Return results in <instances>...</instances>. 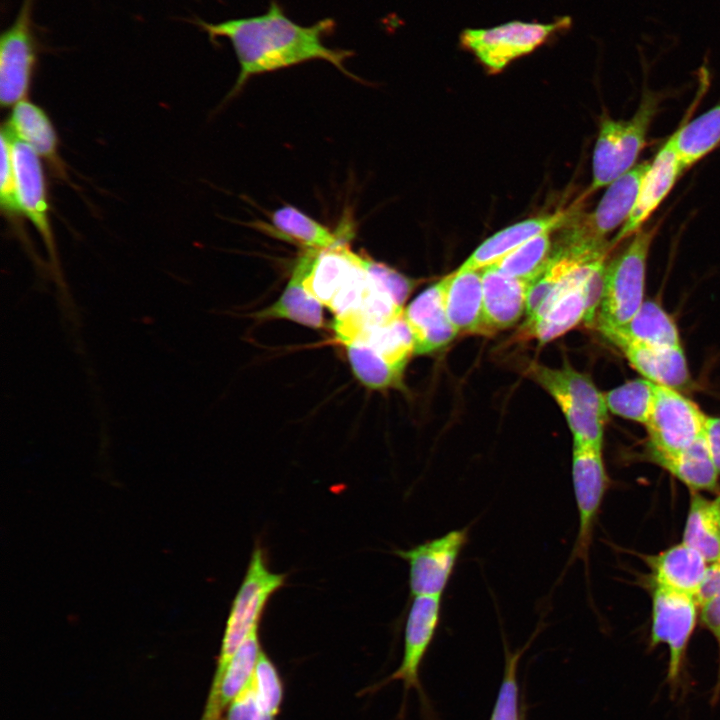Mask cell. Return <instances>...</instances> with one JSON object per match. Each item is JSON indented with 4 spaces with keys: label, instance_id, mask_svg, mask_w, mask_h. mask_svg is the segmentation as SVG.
Listing matches in <instances>:
<instances>
[{
    "label": "cell",
    "instance_id": "obj_31",
    "mask_svg": "<svg viewBox=\"0 0 720 720\" xmlns=\"http://www.w3.org/2000/svg\"><path fill=\"white\" fill-rule=\"evenodd\" d=\"M353 340L367 344L402 369L414 354V341L404 313L390 322L363 329L350 341Z\"/></svg>",
    "mask_w": 720,
    "mask_h": 720
},
{
    "label": "cell",
    "instance_id": "obj_32",
    "mask_svg": "<svg viewBox=\"0 0 720 720\" xmlns=\"http://www.w3.org/2000/svg\"><path fill=\"white\" fill-rule=\"evenodd\" d=\"M551 234L544 232L533 237L490 266L511 277L535 281L551 260Z\"/></svg>",
    "mask_w": 720,
    "mask_h": 720
},
{
    "label": "cell",
    "instance_id": "obj_6",
    "mask_svg": "<svg viewBox=\"0 0 720 720\" xmlns=\"http://www.w3.org/2000/svg\"><path fill=\"white\" fill-rule=\"evenodd\" d=\"M572 20L564 16L549 23L510 21L490 28H467L460 45L471 52L490 73H498L512 61L528 55L561 32Z\"/></svg>",
    "mask_w": 720,
    "mask_h": 720
},
{
    "label": "cell",
    "instance_id": "obj_28",
    "mask_svg": "<svg viewBox=\"0 0 720 720\" xmlns=\"http://www.w3.org/2000/svg\"><path fill=\"white\" fill-rule=\"evenodd\" d=\"M361 267V255L343 242L318 252L304 284L311 295L329 307Z\"/></svg>",
    "mask_w": 720,
    "mask_h": 720
},
{
    "label": "cell",
    "instance_id": "obj_26",
    "mask_svg": "<svg viewBox=\"0 0 720 720\" xmlns=\"http://www.w3.org/2000/svg\"><path fill=\"white\" fill-rule=\"evenodd\" d=\"M5 124L14 136L28 144L49 164L56 176L67 178L64 162L59 154L56 130L41 107L27 99L22 100L12 107L10 118Z\"/></svg>",
    "mask_w": 720,
    "mask_h": 720
},
{
    "label": "cell",
    "instance_id": "obj_21",
    "mask_svg": "<svg viewBox=\"0 0 720 720\" xmlns=\"http://www.w3.org/2000/svg\"><path fill=\"white\" fill-rule=\"evenodd\" d=\"M641 457L683 482L691 491L717 492L719 472L704 436L678 453H665L645 444Z\"/></svg>",
    "mask_w": 720,
    "mask_h": 720
},
{
    "label": "cell",
    "instance_id": "obj_15",
    "mask_svg": "<svg viewBox=\"0 0 720 720\" xmlns=\"http://www.w3.org/2000/svg\"><path fill=\"white\" fill-rule=\"evenodd\" d=\"M685 171L674 148L671 136L658 150L641 181L634 206L616 237V245L643 228L646 221L668 196Z\"/></svg>",
    "mask_w": 720,
    "mask_h": 720
},
{
    "label": "cell",
    "instance_id": "obj_13",
    "mask_svg": "<svg viewBox=\"0 0 720 720\" xmlns=\"http://www.w3.org/2000/svg\"><path fill=\"white\" fill-rule=\"evenodd\" d=\"M697 602L693 596L654 585L652 592L651 647L669 648L666 680L678 685L687 645L696 624Z\"/></svg>",
    "mask_w": 720,
    "mask_h": 720
},
{
    "label": "cell",
    "instance_id": "obj_4",
    "mask_svg": "<svg viewBox=\"0 0 720 720\" xmlns=\"http://www.w3.org/2000/svg\"><path fill=\"white\" fill-rule=\"evenodd\" d=\"M658 106V96L646 91L630 119L616 120L606 116L601 120L592 158L593 180L589 193L609 186L637 164Z\"/></svg>",
    "mask_w": 720,
    "mask_h": 720
},
{
    "label": "cell",
    "instance_id": "obj_5",
    "mask_svg": "<svg viewBox=\"0 0 720 720\" xmlns=\"http://www.w3.org/2000/svg\"><path fill=\"white\" fill-rule=\"evenodd\" d=\"M286 578L269 568L263 547L256 544L231 606L211 685L220 680L235 652L258 629L268 601L285 585Z\"/></svg>",
    "mask_w": 720,
    "mask_h": 720
},
{
    "label": "cell",
    "instance_id": "obj_7",
    "mask_svg": "<svg viewBox=\"0 0 720 720\" xmlns=\"http://www.w3.org/2000/svg\"><path fill=\"white\" fill-rule=\"evenodd\" d=\"M650 161L637 163L613 181L591 213L572 215L562 228L559 245L610 246L609 233L626 222Z\"/></svg>",
    "mask_w": 720,
    "mask_h": 720
},
{
    "label": "cell",
    "instance_id": "obj_38",
    "mask_svg": "<svg viewBox=\"0 0 720 720\" xmlns=\"http://www.w3.org/2000/svg\"><path fill=\"white\" fill-rule=\"evenodd\" d=\"M361 261L373 284L389 294L399 306L403 307L416 285L415 280L368 256L361 255Z\"/></svg>",
    "mask_w": 720,
    "mask_h": 720
},
{
    "label": "cell",
    "instance_id": "obj_37",
    "mask_svg": "<svg viewBox=\"0 0 720 720\" xmlns=\"http://www.w3.org/2000/svg\"><path fill=\"white\" fill-rule=\"evenodd\" d=\"M249 684L259 702L278 716L284 700V684L275 663L264 650L259 655Z\"/></svg>",
    "mask_w": 720,
    "mask_h": 720
},
{
    "label": "cell",
    "instance_id": "obj_41",
    "mask_svg": "<svg viewBox=\"0 0 720 720\" xmlns=\"http://www.w3.org/2000/svg\"><path fill=\"white\" fill-rule=\"evenodd\" d=\"M720 591V560L708 565L706 574L696 597L698 607Z\"/></svg>",
    "mask_w": 720,
    "mask_h": 720
},
{
    "label": "cell",
    "instance_id": "obj_42",
    "mask_svg": "<svg viewBox=\"0 0 720 720\" xmlns=\"http://www.w3.org/2000/svg\"><path fill=\"white\" fill-rule=\"evenodd\" d=\"M703 436L720 474V417H706Z\"/></svg>",
    "mask_w": 720,
    "mask_h": 720
},
{
    "label": "cell",
    "instance_id": "obj_27",
    "mask_svg": "<svg viewBox=\"0 0 720 720\" xmlns=\"http://www.w3.org/2000/svg\"><path fill=\"white\" fill-rule=\"evenodd\" d=\"M599 332L612 344L627 341L659 348L682 347L675 321L659 303L652 300H644L625 324Z\"/></svg>",
    "mask_w": 720,
    "mask_h": 720
},
{
    "label": "cell",
    "instance_id": "obj_8",
    "mask_svg": "<svg viewBox=\"0 0 720 720\" xmlns=\"http://www.w3.org/2000/svg\"><path fill=\"white\" fill-rule=\"evenodd\" d=\"M441 609V597H414L406 618L403 657L399 667L387 678L365 690L373 692L393 681H402L403 699L399 712L400 720L404 719L407 695L411 689L416 690L419 694L426 720L432 718L431 705L422 688L419 674L438 630Z\"/></svg>",
    "mask_w": 720,
    "mask_h": 720
},
{
    "label": "cell",
    "instance_id": "obj_43",
    "mask_svg": "<svg viewBox=\"0 0 720 720\" xmlns=\"http://www.w3.org/2000/svg\"><path fill=\"white\" fill-rule=\"evenodd\" d=\"M715 512L720 523V494L713 500Z\"/></svg>",
    "mask_w": 720,
    "mask_h": 720
},
{
    "label": "cell",
    "instance_id": "obj_39",
    "mask_svg": "<svg viewBox=\"0 0 720 720\" xmlns=\"http://www.w3.org/2000/svg\"><path fill=\"white\" fill-rule=\"evenodd\" d=\"M257 699L250 684L228 706L224 720H276Z\"/></svg>",
    "mask_w": 720,
    "mask_h": 720
},
{
    "label": "cell",
    "instance_id": "obj_25",
    "mask_svg": "<svg viewBox=\"0 0 720 720\" xmlns=\"http://www.w3.org/2000/svg\"><path fill=\"white\" fill-rule=\"evenodd\" d=\"M654 585L696 597L703 583L707 561L683 542L657 555L647 556Z\"/></svg>",
    "mask_w": 720,
    "mask_h": 720
},
{
    "label": "cell",
    "instance_id": "obj_16",
    "mask_svg": "<svg viewBox=\"0 0 720 720\" xmlns=\"http://www.w3.org/2000/svg\"><path fill=\"white\" fill-rule=\"evenodd\" d=\"M444 286L442 278L422 291L404 310L414 341V354L436 352L458 335L446 314Z\"/></svg>",
    "mask_w": 720,
    "mask_h": 720
},
{
    "label": "cell",
    "instance_id": "obj_40",
    "mask_svg": "<svg viewBox=\"0 0 720 720\" xmlns=\"http://www.w3.org/2000/svg\"><path fill=\"white\" fill-rule=\"evenodd\" d=\"M699 607L701 609V620L706 628L713 634L719 649L718 677L712 696L714 701H716L720 695V591Z\"/></svg>",
    "mask_w": 720,
    "mask_h": 720
},
{
    "label": "cell",
    "instance_id": "obj_24",
    "mask_svg": "<svg viewBox=\"0 0 720 720\" xmlns=\"http://www.w3.org/2000/svg\"><path fill=\"white\" fill-rule=\"evenodd\" d=\"M262 650L256 629L235 652L220 680L210 686L200 720H224L228 706L249 684Z\"/></svg>",
    "mask_w": 720,
    "mask_h": 720
},
{
    "label": "cell",
    "instance_id": "obj_19",
    "mask_svg": "<svg viewBox=\"0 0 720 720\" xmlns=\"http://www.w3.org/2000/svg\"><path fill=\"white\" fill-rule=\"evenodd\" d=\"M444 279L445 310L458 335H487L483 314L482 269L459 267Z\"/></svg>",
    "mask_w": 720,
    "mask_h": 720
},
{
    "label": "cell",
    "instance_id": "obj_10",
    "mask_svg": "<svg viewBox=\"0 0 720 720\" xmlns=\"http://www.w3.org/2000/svg\"><path fill=\"white\" fill-rule=\"evenodd\" d=\"M34 0H23L14 22L0 38V103L14 107L25 100L31 86L39 54V41L33 28Z\"/></svg>",
    "mask_w": 720,
    "mask_h": 720
},
{
    "label": "cell",
    "instance_id": "obj_9",
    "mask_svg": "<svg viewBox=\"0 0 720 720\" xmlns=\"http://www.w3.org/2000/svg\"><path fill=\"white\" fill-rule=\"evenodd\" d=\"M571 474L579 522L567 566L581 560L588 573L594 526L609 485L602 448L573 443Z\"/></svg>",
    "mask_w": 720,
    "mask_h": 720
},
{
    "label": "cell",
    "instance_id": "obj_12",
    "mask_svg": "<svg viewBox=\"0 0 720 720\" xmlns=\"http://www.w3.org/2000/svg\"><path fill=\"white\" fill-rule=\"evenodd\" d=\"M469 539V528L454 529L394 554L409 565V588L413 597H442L458 559Z\"/></svg>",
    "mask_w": 720,
    "mask_h": 720
},
{
    "label": "cell",
    "instance_id": "obj_18",
    "mask_svg": "<svg viewBox=\"0 0 720 720\" xmlns=\"http://www.w3.org/2000/svg\"><path fill=\"white\" fill-rule=\"evenodd\" d=\"M318 252L303 250L296 260L290 280L280 298L255 313L256 319H287L316 329L323 326V305L309 293L304 284Z\"/></svg>",
    "mask_w": 720,
    "mask_h": 720
},
{
    "label": "cell",
    "instance_id": "obj_23",
    "mask_svg": "<svg viewBox=\"0 0 720 720\" xmlns=\"http://www.w3.org/2000/svg\"><path fill=\"white\" fill-rule=\"evenodd\" d=\"M570 216L569 212L558 211L510 225L482 242L460 268L481 270L488 267L533 237L560 229Z\"/></svg>",
    "mask_w": 720,
    "mask_h": 720
},
{
    "label": "cell",
    "instance_id": "obj_20",
    "mask_svg": "<svg viewBox=\"0 0 720 720\" xmlns=\"http://www.w3.org/2000/svg\"><path fill=\"white\" fill-rule=\"evenodd\" d=\"M643 378L680 392L693 386L682 347L659 348L627 341L613 343Z\"/></svg>",
    "mask_w": 720,
    "mask_h": 720
},
{
    "label": "cell",
    "instance_id": "obj_33",
    "mask_svg": "<svg viewBox=\"0 0 720 720\" xmlns=\"http://www.w3.org/2000/svg\"><path fill=\"white\" fill-rule=\"evenodd\" d=\"M355 376L367 387L384 389L401 385L403 370L367 344L353 340L344 343Z\"/></svg>",
    "mask_w": 720,
    "mask_h": 720
},
{
    "label": "cell",
    "instance_id": "obj_29",
    "mask_svg": "<svg viewBox=\"0 0 720 720\" xmlns=\"http://www.w3.org/2000/svg\"><path fill=\"white\" fill-rule=\"evenodd\" d=\"M671 139L684 170L690 169L720 145V103L683 123Z\"/></svg>",
    "mask_w": 720,
    "mask_h": 720
},
{
    "label": "cell",
    "instance_id": "obj_1",
    "mask_svg": "<svg viewBox=\"0 0 720 720\" xmlns=\"http://www.w3.org/2000/svg\"><path fill=\"white\" fill-rule=\"evenodd\" d=\"M190 22L205 32L214 45L220 39H227L234 49L239 73L224 102L240 93L254 76L312 60L327 61L347 77L362 81L345 67L354 51L324 44V39L333 35L336 29L332 18L303 26L290 19L277 0H270L267 11L261 15L218 23L195 16Z\"/></svg>",
    "mask_w": 720,
    "mask_h": 720
},
{
    "label": "cell",
    "instance_id": "obj_11",
    "mask_svg": "<svg viewBox=\"0 0 720 720\" xmlns=\"http://www.w3.org/2000/svg\"><path fill=\"white\" fill-rule=\"evenodd\" d=\"M707 415L682 392L657 385L645 423L646 445L665 453H678L703 435Z\"/></svg>",
    "mask_w": 720,
    "mask_h": 720
},
{
    "label": "cell",
    "instance_id": "obj_2",
    "mask_svg": "<svg viewBox=\"0 0 720 720\" xmlns=\"http://www.w3.org/2000/svg\"><path fill=\"white\" fill-rule=\"evenodd\" d=\"M659 224L642 228L620 253L606 263L596 317L598 331L629 321L644 302L646 265Z\"/></svg>",
    "mask_w": 720,
    "mask_h": 720
},
{
    "label": "cell",
    "instance_id": "obj_22",
    "mask_svg": "<svg viewBox=\"0 0 720 720\" xmlns=\"http://www.w3.org/2000/svg\"><path fill=\"white\" fill-rule=\"evenodd\" d=\"M260 231L282 241L294 244L303 250L323 251L347 242V230L340 233L316 221L292 205L276 209L270 217V223L254 225Z\"/></svg>",
    "mask_w": 720,
    "mask_h": 720
},
{
    "label": "cell",
    "instance_id": "obj_17",
    "mask_svg": "<svg viewBox=\"0 0 720 720\" xmlns=\"http://www.w3.org/2000/svg\"><path fill=\"white\" fill-rule=\"evenodd\" d=\"M483 314L487 335L513 326L526 312L534 281L519 279L488 266L482 269Z\"/></svg>",
    "mask_w": 720,
    "mask_h": 720
},
{
    "label": "cell",
    "instance_id": "obj_35",
    "mask_svg": "<svg viewBox=\"0 0 720 720\" xmlns=\"http://www.w3.org/2000/svg\"><path fill=\"white\" fill-rule=\"evenodd\" d=\"M537 633L520 648L512 651L503 639L504 671L489 720H526V710L521 707L520 688L517 680L519 661L531 645Z\"/></svg>",
    "mask_w": 720,
    "mask_h": 720
},
{
    "label": "cell",
    "instance_id": "obj_3",
    "mask_svg": "<svg viewBox=\"0 0 720 720\" xmlns=\"http://www.w3.org/2000/svg\"><path fill=\"white\" fill-rule=\"evenodd\" d=\"M529 370L530 376L560 407L573 435V443L602 448L608 408L603 392L592 379L567 362L561 368L534 363Z\"/></svg>",
    "mask_w": 720,
    "mask_h": 720
},
{
    "label": "cell",
    "instance_id": "obj_36",
    "mask_svg": "<svg viewBox=\"0 0 720 720\" xmlns=\"http://www.w3.org/2000/svg\"><path fill=\"white\" fill-rule=\"evenodd\" d=\"M1 211L16 232H23L24 214L19 202L16 179L12 161L11 140L7 130H1V171H0Z\"/></svg>",
    "mask_w": 720,
    "mask_h": 720
},
{
    "label": "cell",
    "instance_id": "obj_30",
    "mask_svg": "<svg viewBox=\"0 0 720 720\" xmlns=\"http://www.w3.org/2000/svg\"><path fill=\"white\" fill-rule=\"evenodd\" d=\"M682 542L698 551L709 564L720 560V523L713 500L698 491H691Z\"/></svg>",
    "mask_w": 720,
    "mask_h": 720
},
{
    "label": "cell",
    "instance_id": "obj_14",
    "mask_svg": "<svg viewBox=\"0 0 720 720\" xmlns=\"http://www.w3.org/2000/svg\"><path fill=\"white\" fill-rule=\"evenodd\" d=\"M3 127L11 140L12 161L22 212L40 234L50 257L55 259V240L41 158L28 144L14 136L6 124H3Z\"/></svg>",
    "mask_w": 720,
    "mask_h": 720
},
{
    "label": "cell",
    "instance_id": "obj_34",
    "mask_svg": "<svg viewBox=\"0 0 720 720\" xmlns=\"http://www.w3.org/2000/svg\"><path fill=\"white\" fill-rule=\"evenodd\" d=\"M655 389V383L642 377L603 392V396L608 411L645 425L653 405Z\"/></svg>",
    "mask_w": 720,
    "mask_h": 720
}]
</instances>
